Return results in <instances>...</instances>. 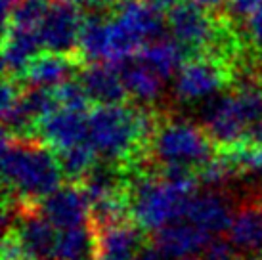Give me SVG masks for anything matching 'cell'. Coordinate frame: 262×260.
Listing matches in <instances>:
<instances>
[{"label":"cell","instance_id":"1","mask_svg":"<svg viewBox=\"0 0 262 260\" xmlns=\"http://www.w3.org/2000/svg\"><path fill=\"white\" fill-rule=\"evenodd\" d=\"M159 119L149 105H94L88 111V144L100 161L134 168L149 161Z\"/></svg>","mask_w":262,"mask_h":260},{"label":"cell","instance_id":"2","mask_svg":"<svg viewBox=\"0 0 262 260\" xmlns=\"http://www.w3.org/2000/svg\"><path fill=\"white\" fill-rule=\"evenodd\" d=\"M4 199L17 205H38L61 188L63 172L58 155L37 138L2 136Z\"/></svg>","mask_w":262,"mask_h":260},{"label":"cell","instance_id":"3","mask_svg":"<svg viewBox=\"0 0 262 260\" xmlns=\"http://www.w3.org/2000/svg\"><path fill=\"white\" fill-rule=\"evenodd\" d=\"M216 153L203 126L161 115L149 145V163L155 166H186L197 170Z\"/></svg>","mask_w":262,"mask_h":260},{"label":"cell","instance_id":"4","mask_svg":"<svg viewBox=\"0 0 262 260\" xmlns=\"http://www.w3.org/2000/svg\"><path fill=\"white\" fill-rule=\"evenodd\" d=\"M235 80V69L211 56H191L174 77V96L178 101L205 100Z\"/></svg>","mask_w":262,"mask_h":260},{"label":"cell","instance_id":"5","mask_svg":"<svg viewBox=\"0 0 262 260\" xmlns=\"http://www.w3.org/2000/svg\"><path fill=\"white\" fill-rule=\"evenodd\" d=\"M201 119V126L209 134L212 144L216 145V149H226L241 142L253 126V119L249 117L247 107L233 88L209 101Z\"/></svg>","mask_w":262,"mask_h":260},{"label":"cell","instance_id":"6","mask_svg":"<svg viewBox=\"0 0 262 260\" xmlns=\"http://www.w3.org/2000/svg\"><path fill=\"white\" fill-rule=\"evenodd\" d=\"M222 17L214 15L195 4L193 0H186L167 15V27L174 40L182 44L188 56H199L211 50L214 38L220 31Z\"/></svg>","mask_w":262,"mask_h":260},{"label":"cell","instance_id":"7","mask_svg":"<svg viewBox=\"0 0 262 260\" xmlns=\"http://www.w3.org/2000/svg\"><path fill=\"white\" fill-rule=\"evenodd\" d=\"M82 23L84 15L77 0H52L40 27L42 48L52 54L80 58Z\"/></svg>","mask_w":262,"mask_h":260},{"label":"cell","instance_id":"8","mask_svg":"<svg viewBox=\"0 0 262 260\" xmlns=\"http://www.w3.org/2000/svg\"><path fill=\"white\" fill-rule=\"evenodd\" d=\"M111 15L140 48L165 36L163 12L149 0H119Z\"/></svg>","mask_w":262,"mask_h":260},{"label":"cell","instance_id":"9","mask_svg":"<svg viewBox=\"0 0 262 260\" xmlns=\"http://www.w3.org/2000/svg\"><path fill=\"white\" fill-rule=\"evenodd\" d=\"M56 230H69L90 224V201L79 184H66L37 205Z\"/></svg>","mask_w":262,"mask_h":260},{"label":"cell","instance_id":"10","mask_svg":"<svg viewBox=\"0 0 262 260\" xmlns=\"http://www.w3.org/2000/svg\"><path fill=\"white\" fill-rule=\"evenodd\" d=\"M37 140L56 153L84 144L88 142V113L58 109L38 123Z\"/></svg>","mask_w":262,"mask_h":260},{"label":"cell","instance_id":"11","mask_svg":"<svg viewBox=\"0 0 262 260\" xmlns=\"http://www.w3.org/2000/svg\"><path fill=\"white\" fill-rule=\"evenodd\" d=\"M235 210L232 201L220 189H205L189 203L186 220L211 235H220L230 230Z\"/></svg>","mask_w":262,"mask_h":260},{"label":"cell","instance_id":"12","mask_svg":"<svg viewBox=\"0 0 262 260\" xmlns=\"http://www.w3.org/2000/svg\"><path fill=\"white\" fill-rule=\"evenodd\" d=\"M79 80L94 105H123L130 100L115 65L86 63L80 69Z\"/></svg>","mask_w":262,"mask_h":260},{"label":"cell","instance_id":"13","mask_svg":"<svg viewBox=\"0 0 262 260\" xmlns=\"http://www.w3.org/2000/svg\"><path fill=\"white\" fill-rule=\"evenodd\" d=\"M84 65L80 58L44 52L31 61L19 82L23 88H50L73 79Z\"/></svg>","mask_w":262,"mask_h":260},{"label":"cell","instance_id":"14","mask_svg":"<svg viewBox=\"0 0 262 260\" xmlns=\"http://www.w3.org/2000/svg\"><path fill=\"white\" fill-rule=\"evenodd\" d=\"M211 239V233L203 231L188 220H182L159 230L151 241L170 260H180L186 256H197L199 253L203 254Z\"/></svg>","mask_w":262,"mask_h":260},{"label":"cell","instance_id":"15","mask_svg":"<svg viewBox=\"0 0 262 260\" xmlns=\"http://www.w3.org/2000/svg\"><path fill=\"white\" fill-rule=\"evenodd\" d=\"M40 33L6 29L2 36V69L4 77L19 80L29 63L42 54Z\"/></svg>","mask_w":262,"mask_h":260},{"label":"cell","instance_id":"16","mask_svg":"<svg viewBox=\"0 0 262 260\" xmlns=\"http://www.w3.org/2000/svg\"><path fill=\"white\" fill-rule=\"evenodd\" d=\"M96 231L100 243L98 260H136L138 251L147 241L146 231L132 220Z\"/></svg>","mask_w":262,"mask_h":260},{"label":"cell","instance_id":"17","mask_svg":"<svg viewBox=\"0 0 262 260\" xmlns=\"http://www.w3.org/2000/svg\"><path fill=\"white\" fill-rule=\"evenodd\" d=\"M228 233L237 251L262 254V197L241 203Z\"/></svg>","mask_w":262,"mask_h":260},{"label":"cell","instance_id":"18","mask_svg":"<svg viewBox=\"0 0 262 260\" xmlns=\"http://www.w3.org/2000/svg\"><path fill=\"white\" fill-rule=\"evenodd\" d=\"M111 65H115V69L121 75L128 98L136 100L142 105H151L155 100H159L165 80L153 69H149L138 56Z\"/></svg>","mask_w":262,"mask_h":260},{"label":"cell","instance_id":"19","mask_svg":"<svg viewBox=\"0 0 262 260\" xmlns=\"http://www.w3.org/2000/svg\"><path fill=\"white\" fill-rule=\"evenodd\" d=\"M144 63L153 69L163 80H168L176 77V73L180 71V67L186 63L189 58L186 48L182 44L174 40L172 36H163L159 40L146 44L142 50L136 54Z\"/></svg>","mask_w":262,"mask_h":260},{"label":"cell","instance_id":"20","mask_svg":"<svg viewBox=\"0 0 262 260\" xmlns=\"http://www.w3.org/2000/svg\"><path fill=\"white\" fill-rule=\"evenodd\" d=\"M100 243L92 224L58 230L56 260H98Z\"/></svg>","mask_w":262,"mask_h":260},{"label":"cell","instance_id":"21","mask_svg":"<svg viewBox=\"0 0 262 260\" xmlns=\"http://www.w3.org/2000/svg\"><path fill=\"white\" fill-rule=\"evenodd\" d=\"M56 155H58L59 166H61V172L67 184H80L100 163L98 153L88 142L75 145L66 151H59Z\"/></svg>","mask_w":262,"mask_h":260},{"label":"cell","instance_id":"22","mask_svg":"<svg viewBox=\"0 0 262 260\" xmlns=\"http://www.w3.org/2000/svg\"><path fill=\"white\" fill-rule=\"evenodd\" d=\"M233 178H239V172L228 157V153L222 149H216L211 159L197 168L199 186H203L205 189H220Z\"/></svg>","mask_w":262,"mask_h":260},{"label":"cell","instance_id":"23","mask_svg":"<svg viewBox=\"0 0 262 260\" xmlns=\"http://www.w3.org/2000/svg\"><path fill=\"white\" fill-rule=\"evenodd\" d=\"M48 6H50V2H46V0H21L12 12L10 19L2 23V29L40 33L44 17L48 14Z\"/></svg>","mask_w":262,"mask_h":260},{"label":"cell","instance_id":"24","mask_svg":"<svg viewBox=\"0 0 262 260\" xmlns=\"http://www.w3.org/2000/svg\"><path fill=\"white\" fill-rule=\"evenodd\" d=\"M222 151L228 153V157L235 165L239 176L243 174H255L262 172V145L251 142L247 138H243L237 144L226 147Z\"/></svg>","mask_w":262,"mask_h":260},{"label":"cell","instance_id":"25","mask_svg":"<svg viewBox=\"0 0 262 260\" xmlns=\"http://www.w3.org/2000/svg\"><path fill=\"white\" fill-rule=\"evenodd\" d=\"M54 94H56V100H58L61 109L79 111V113H88L92 109L90 107L92 101H90L86 90L80 84L79 79H69L66 82H61V84H56Z\"/></svg>","mask_w":262,"mask_h":260},{"label":"cell","instance_id":"26","mask_svg":"<svg viewBox=\"0 0 262 260\" xmlns=\"http://www.w3.org/2000/svg\"><path fill=\"white\" fill-rule=\"evenodd\" d=\"M203 260H239V251L235 249L230 239L224 237H212L209 241L207 249L203 251Z\"/></svg>","mask_w":262,"mask_h":260},{"label":"cell","instance_id":"27","mask_svg":"<svg viewBox=\"0 0 262 260\" xmlns=\"http://www.w3.org/2000/svg\"><path fill=\"white\" fill-rule=\"evenodd\" d=\"M245 35L251 46L262 54V6L256 8L253 14L247 17L245 23Z\"/></svg>","mask_w":262,"mask_h":260},{"label":"cell","instance_id":"28","mask_svg":"<svg viewBox=\"0 0 262 260\" xmlns=\"http://www.w3.org/2000/svg\"><path fill=\"white\" fill-rule=\"evenodd\" d=\"M260 6L262 0H230L228 2V15L230 17H249Z\"/></svg>","mask_w":262,"mask_h":260},{"label":"cell","instance_id":"29","mask_svg":"<svg viewBox=\"0 0 262 260\" xmlns=\"http://www.w3.org/2000/svg\"><path fill=\"white\" fill-rule=\"evenodd\" d=\"M136 260H170V258H168L167 254L163 253L153 241H146L144 247H142L138 251V254H136Z\"/></svg>","mask_w":262,"mask_h":260},{"label":"cell","instance_id":"30","mask_svg":"<svg viewBox=\"0 0 262 260\" xmlns=\"http://www.w3.org/2000/svg\"><path fill=\"white\" fill-rule=\"evenodd\" d=\"M149 2H151L159 12H170V10H174L176 6H180L186 0H149Z\"/></svg>","mask_w":262,"mask_h":260},{"label":"cell","instance_id":"31","mask_svg":"<svg viewBox=\"0 0 262 260\" xmlns=\"http://www.w3.org/2000/svg\"><path fill=\"white\" fill-rule=\"evenodd\" d=\"M245 138H247V140H251V142H255V144L262 145V119L249 128L247 136H245Z\"/></svg>","mask_w":262,"mask_h":260},{"label":"cell","instance_id":"32","mask_svg":"<svg viewBox=\"0 0 262 260\" xmlns=\"http://www.w3.org/2000/svg\"><path fill=\"white\" fill-rule=\"evenodd\" d=\"M19 2L21 0H2V23H6L10 19V15H12V12H14Z\"/></svg>","mask_w":262,"mask_h":260},{"label":"cell","instance_id":"33","mask_svg":"<svg viewBox=\"0 0 262 260\" xmlns=\"http://www.w3.org/2000/svg\"><path fill=\"white\" fill-rule=\"evenodd\" d=\"M193 2L199 4L201 8H205V10L212 12V10H219V8H222L224 4H228L230 0H193Z\"/></svg>","mask_w":262,"mask_h":260},{"label":"cell","instance_id":"34","mask_svg":"<svg viewBox=\"0 0 262 260\" xmlns=\"http://www.w3.org/2000/svg\"><path fill=\"white\" fill-rule=\"evenodd\" d=\"M180 260H203V258H197V256H186V258H180Z\"/></svg>","mask_w":262,"mask_h":260},{"label":"cell","instance_id":"35","mask_svg":"<svg viewBox=\"0 0 262 260\" xmlns=\"http://www.w3.org/2000/svg\"><path fill=\"white\" fill-rule=\"evenodd\" d=\"M255 260H262V254H256V256H255Z\"/></svg>","mask_w":262,"mask_h":260},{"label":"cell","instance_id":"36","mask_svg":"<svg viewBox=\"0 0 262 260\" xmlns=\"http://www.w3.org/2000/svg\"><path fill=\"white\" fill-rule=\"evenodd\" d=\"M258 79H260V80H262V71H258Z\"/></svg>","mask_w":262,"mask_h":260},{"label":"cell","instance_id":"37","mask_svg":"<svg viewBox=\"0 0 262 260\" xmlns=\"http://www.w3.org/2000/svg\"><path fill=\"white\" fill-rule=\"evenodd\" d=\"M46 2H52V0H46Z\"/></svg>","mask_w":262,"mask_h":260}]
</instances>
